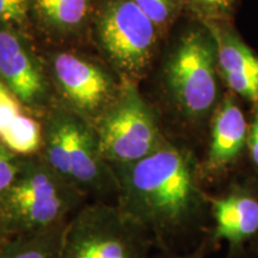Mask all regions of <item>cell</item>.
Listing matches in <instances>:
<instances>
[{"label":"cell","instance_id":"cell-1","mask_svg":"<svg viewBox=\"0 0 258 258\" xmlns=\"http://www.w3.org/2000/svg\"><path fill=\"white\" fill-rule=\"evenodd\" d=\"M112 169L117 180L116 206L158 243L190 230L209 203L191 154L167 141L137 163Z\"/></svg>","mask_w":258,"mask_h":258},{"label":"cell","instance_id":"cell-2","mask_svg":"<svg viewBox=\"0 0 258 258\" xmlns=\"http://www.w3.org/2000/svg\"><path fill=\"white\" fill-rule=\"evenodd\" d=\"M85 198L41 157L27 156L15 183L0 196V233L12 237L66 224Z\"/></svg>","mask_w":258,"mask_h":258},{"label":"cell","instance_id":"cell-3","mask_svg":"<svg viewBox=\"0 0 258 258\" xmlns=\"http://www.w3.org/2000/svg\"><path fill=\"white\" fill-rule=\"evenodd\" d=\"M41 148L47 165L85 196L117 194L114 169L99 151L95 127L78 112H51L42 129Z\"/></svg>","mask_w":258,"mask_h":258},{"label":"cell","instance_id":"cell-4","mask_svg":"<svg viewBox=\"0 0 258 258\" xmlns=\"http://www.w3.org/2000/svg\"><path fill=\"white\" fill-rule=\"evenodd\" d=\"M217 47L212 35L191 30L180 38L166 64L173 109L189 124L213 117L219 105Z\"/></svg>","mask_w":258,"mask_h":258},{"label":"cell","instance_id":"cell-5","mask_svg":"<svg viewBox=\"0 0 258 258\" xmlns=\"http://www.w3.org/2000/svg\"><path fill=\"white\" fill-rule=\"evenodd\" d=\"M151 239L117 206L84 205L67 221L59 258H148Z\"/></svg>","mask_w":258,"mask_h":258},{"label":"cell","instance_id":"cell-6","mask_svg":"<svg viewBox=\"0 0 258 258\" xmlns=\"http://www.w3.org/2000/svg\"><path fill=\"white\" fill-rule=\"evenodd\" d=\"M93 127L99 151L111 167L137 163L166 143L152 109L134 88L114 97Z\"/></svg>","mask_w":258,"mask_h":258},{"label":"cell","instance_id":"cell-7","mask_svg":"<svg viewBox=\"0 0 258 258\" xmlns=\"http://www.w3.org/2000/svg\"><path fill=\"white\" fill-rule=\"evenodd\" d=\"M157 29L132 0H114L99 21V37L108 55L120 69L137 74L152 59Z\"/></svg>","mask_w":258,"mask_h":258},{"label":"cell","instance_id":"cell-8","mask_svg":"<svg viewBox=\"0 0 258 258\" xmlns=\"http://www.w3.org/2000/svg\"><path fill=\"white\" fill-rule=\"evenodd\" d=\"M57 84L73 111L96 118L110 104L111 83L95 64L71 53H61L54 61Z\"/></svg>","mask_w":258,"mask_h":258},{"label":"cell","instance_id":"cell-9","mask_svg":"<svg viewBox=\"0 0 258 258\" xmlns=\"http://www.w3.org/2000/svg\"><path fill=\"white\" fill-rule=\"evenodd\" d=\"M247 137L249 125L237 99L231 95L224 97L212 117L207 156L199 165L202 182L225 176L243 154Z\"/></svg>","mask_w":258,"mask_h":258},{"label":"cell","instance_id":"cell-10","mask_svg":"<svg viewBox=\"0 0 258 258\" xmlns=\"http://www.w3.org/2000/svg\"><path fill=\"white\" fill-rule=\"evenodd\" d=\"M217 47L218 69L232 93L258 104V55L226 22H206Z\"/></svg>","mask_w":258,"mask_h":258},{"label":"cell","instance_id":"cell-11","mask_svg":"<svg viewBox=\"0 0 258 258\" xmlns=\"http://www.w3.org/2000/svg\"><path fill=\"white\" fill-rule=\"evenodd\" d=\"M214 220L212 240L226 241L232 254L258 234V195L247 185H234L219 198H209Z\"/></svg>","mask_w":258,"mask_h":258},{"label":"cell","instance_id":"cell-12","mask_svg":"<svg viewBox=\"0 0 258 258\" xmlns=\"http://www.w3.org/2000/svg\"><path fill=\"white\" fill-rule=\"evenodd\" d=\"M0 76L19 102L38 108L46 95L43 79L19 38L0 30Z\"/></svg>","mask_w":258,"mask_h":258},{"label":"cell","instance_id":"cell-13","mask_svg":"<svg viewBox=\"0 0 258 258\" xmlns=\"http://www.w3.org/2000/svg\"><path fill=\"white\" fill-rule=\"evenodd\" d=\"M66 224L35 233L6 237L0 244V258H59Z\"/></svg>","mask_w":258,"mask_h":258},{"label":"cell","instance_id":"cell-14","mask_svg":"<svg viewBox=\"0 0 258 258\" xmlns=\"http://www.w3.org/2000/svg\"><path fill=\"white\" fill-rule=\"evenodd\" d=\"M0 140L19 156H32L42 147V127L30 116L19 114L0 134Z\"/></svg>","mask_w":258,"mask_h":258},{"label":"cell","instance_id":"cell-15","mask_svg":"<svg viewBox=\"0 0 258 258\" xmlns=\"http://www.w3.org/2000/svg\"><path fill=\"white\" fill-rule=\"evenodd\" d=\"M36 6L49 24L60 29H72L85 19L89 0H36Z\"/></svg>","mask_w":258,"mask_h":258},{"label":"cell","instance_id":"cell-16","mask_svg":"<svg viewBox=\"0 0 258 258\" xmlns=\"http://www.w3.org/2000/svg\"><path fill=\"white\" fill-rule=\"evenodd\" d=\"M194 12L206 22H226L233 15L237 0H185Z\"/></svg>","mask_w":258,"mask_h":258},{"label":"cell","instance_id":"cell-17","mask_svg":"<svg viewBox=\"0 0 258 258\" xmlns=\"http://www.w3.org/2000/svg\"><path fill=\"white\" fill-rule=\"evenodd\" d=\"M158 29H165L175 18L178 0H132Z\"/></svg>","mask_w":258,"mask_h":258},{"label":"cell","instance_id":"cell-18","mask_svg":"<svg viewBox=\"0 0 258 258\" xmlns=\"http://www.w3.org/2000/svg\"><path fill=\"white\" fill-rule=\"evenodd\" d=\"M24 159L25 158H19L17 153L10 150L0 140V196L4 195L15 183L23 166Z\"/></svg>","mask_w":258,"mask_h":258},{"label":"cell","instance_id":"cell-19","mask_svg":"<svg viewBox=\"0 0 258 258\" xmlns=\"http://www.w3.org/2000/svg\"><path fill=\"white\" fill-rule=\"evenodd\" d=\"M22 114L18 99L5 86L0 89V134L12 123V121Z\"/></svg>","mask_w":258,"mask_h":258},{"label":"cell","instance_id":"cell-20","mask_svg":"<svg viewBox=\"0 0 258 258\" xmlns=\"http://www.w3.org/2000/svg\"><path fill=\"white\" fill-rule=\"evenodd\" d=\"M28 0H0V21L19 23L25 18Z\"/></svg>","mask_w":258,"mask_h":258},{"label":"cell","instance_id":"cell-21","mask_svg":"<svg viewBox=\"0 0 258 258\" xmlns=\"http://www.w3.org/2000/svg\"><path fill=\"white\" fill-rule=\"evenodd\" d=\"M247 148H249L250 158L253 165L258 167V104H254L252 122L249 127Z\"/></svg>","mask_w":258,"mask_h":258},{"label":"cell","instance_id":"cell-22","mask_svg":"<svg viewBox=\"0 0 258 258\" xmlns=\"http://www.w3.org/2000/svg\"><path fill=\"white\" fill-rule=\"evenodd\" d=\"M172 258H201L199 254H191V256H182V257H172Z\"/></svg>","mask_w":258,"mask_h":258},{"label":"cell","instance_id":"cell-23","mask_svg":"<svg viewBox=\"0 0 258 258\" xmlns=\"http://www.w3.org/2000/svg\"><path fill=\"white\" fill-rule=\"evenodd\" d=\"M3 86H4V85H3V84H2V83H0V89H2V88H3Z\"/></svg>","mask_w":258,"mask_h":258}]
</instances>
